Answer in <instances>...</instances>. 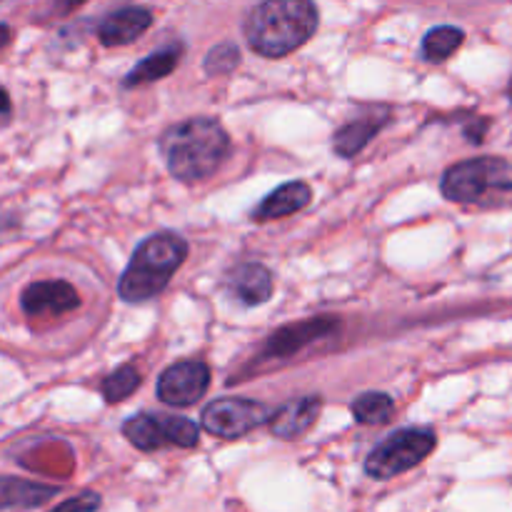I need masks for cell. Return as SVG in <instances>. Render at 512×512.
<instances>
[{
  "mask_svg": "<svg viewBox=\"0 0 512 512\" xmlns=\"http://www.w3.org/2000/svg\"><path fill=\"white\" fill-rule=\"evenodd\" d=\"M170 175L183 183H200L218 173L230 155V135L215 118H188L170 125L158 140Z\"/></svg>",
  "mask_w": 512,
  "mask_h": 512,
  "instance_id": "6da1fadb",
  "label": "cell"
},
{
  "mask_svg": "<svg viewBox=\"0 0 512 512\" xmlns=\"http://www.w3.org/2000/svg\"><path fill=\"white\" fill-rule=\"evenodd\" d=\"M320 25L310 0H268L255 5L243 25L250 50L263 58H283L308 43Z\"/></svg>",
  "mask_w": 512,
  "mask_h": 512,
  "instance_id": "7a4b0ae2",
  "label": "cell"
},
{
  "mask_svg": "<svg viewBox=\"0 0 512 512\" xmlns=\"http://www.w3.org/2000/svg\"><path fill=\"white\" fill-rule=\"evenodd\" d=\"M190 245L183 235L160 230L135 248L128 268L118 280V295L125 303H148L168 288L175 270L185 263Z\"/></svg>",
  "mask_w": 512,
  "mask_h": 512,
  "instance_id": "3957f363",
  "label": "cell"
},
{
  "mask_svg": "<svg viewBox=\"0 0 512 512\" xmlns=\"http://www.w3.org/2000/svg\"><path fill=\"white\" fill-rule=\"evenodd\" d=\"M440 190L450 203L503 208L512 203V163L495 155L463 160L445 170Z\"/></svg>",
  "mask_w": 512,
  "mask_h": 512,
  "instance_id": "277c9868",
  "label": "cell"
},
{
  "mask_svg": "<svg viewBox=\"0 0 512 512\" xmlns=\"http://www.w3.org/2000/svg\"><path fill=\"white\" fill-rule=\"evenodd\" d=\"M438 448V435L430 428H400L390 433L365 460V473L373 480H393L418 468Z\"/></svg>",
  "mask_w": 512,
  "mask_h": 512,
  "instance_id": "5b68a950",
  "label": "cell"
},
{
  "mask_svg": "<svg viewBox=\"0 0 512 512\" xmlns=\"http://www.w3.org/2000/svg\"><path fill=\"white\" fill-rule=\"evenodd\" d=\"M123 435L130 445L143 453L175 445V448H195L200 440V430L193 420L180 418V415L163 413H138L125 420Z\"/></svg>",
  "mask_w": 512,
  "mask_h": 512,
  "instance_id": "8992f818",
  "label": "cell"
},
{
  "mask_svg": "<svg viewBox=\"0 0 512 512\" xmlns=\"http://www.w3.org/2000/svg\"><path fill=\"white\" fill-rule=\"evenodd\" d=\"M275 410L250 398H220L205 405L200 423L205 433L223 440H238L260 425H270Z\"/></svg>",
  "mask_w": 512,
  "mask_h": 512,
  "instance_id": "52a82bcc",
  "label": "cell"
},
{
  "mask_svg": "<svg viewBox=\"0 0 512 512\" xmlns=\"http://www.w3.org/2000/svg\"><path fill=\"white\" fill-rule=\"evenodd\" d=\"M210 388V368L203 360H180L158 378V400L173 408H190L205 398Z\"/></svg>",
  "mask_w": 512,
  "mask_h": 512,
  "instance_id": "ba28073f",
  "label": "cell"
},
{
  "mask_svg": "<svg viewBox=\"0 0 512 512\" xmlns=\"http://www.w3.org/2000/svg\"><path fill=\"white\" fill-rule=\"evenodd\" d=\"M20 308L30 320H58L80 308V293L68 280H33L20 293Z\"/></svg>",
  "mask_w": 512,
  "mask_h": 512,
  "instance_id": "9c48e42d",
  "label": "cell"
},
{
  "mask_svg": "<svg viewBox=\"0 0 512 512\" xmlns=\"http://www.w3.org/2000/svg\"><path fill=\"white\" fill-rule=\"evenodd\" d=\"M340 320L330 318V315H320V318L303 320V323H290L285 328H280L278 333H273L265 343L260 358L263 360H283L293 358L300 350H305L308 345L318 343V340L330 338V335L338 333Z\"/></svg>",
  "mask_w": 512,
  "mask_h": 512,
  "instance_id": "30bf717a",
  "label": "cell"
},
{
  "mask_svg": "<svg viewBox=\"0 0 512 512\" xmlns=\"http://www.w3.org/2000/svg\"><path fill=\"white\" fill-rule=\"evenodd\" d=\"M390 123V108H365L358 118H353L350 123H345L343 128L335 130L333 135V150L340 158H355L358 153H363L368 148L370 140Z\"/></svg>",
  "mask_w": 512,
  "mask_h": 512,
  "instance_id": "8fae6325",
  "label": "cell"
},
{
  "mask_svg": "<svg viewBox=\"0 0 512 512\" xmlns=\"http://www.w3.org/2000/svg\"><path fill=\"white\" fill-rule=\"evenodd\" d=\"M225 290L245 308H255L273 298V273L263 263H238L225 275Z\"/></svg>",
  "mask_w": 512,
  "mask_h": 512,
  "instance_id": "7c38bea8",
  "label": "cell"
},
{
  "mask_svg": "<svg viewBox=\"0 0 512 512\" xmlns=\"http://www.w3.org/2000/svg\"><path fill=\"white\" fill-rule=\"evenodd\" d=\"M320 410H323V400L318 395H303V398L288 400V403L275 410L273 420H270V433L280 440L303 438L315 425Z\"/></svg>",
  "mask_w": 512,
  "mask_h": 512,
  "instance_id": "4fadbf2b",
  "label": "cell"
},
{
  "mask_svg": "<svg viewBox=\"0 0 512 512\" xmlns=\"http://www.w3.org/2000/svg\"><path fill=\"white\" fill-rule=\"evenodd\" d=\"M153 25V13L140 5H128V8L113 10L105 15L103 23L98 25V40L105 48H115V45H130L138 40L145 30Z\"/></svg>",
  "mask_w": 512,
  "mask_h": 512,
  "instance_id": "5bb4252c",
  "label": "cell"
},
{
  "mask_svg": "<svg viewBox=\"0 0 512 512\" xmlns=\"http://www.w3.org/2000/svg\"><path fill=\"white\" fill-rule=\"evenodd\" d=\"M310 200H313V188L305 180H290V183L280 185L273 193L265 195L263 203L250 215H253L255 223H268V220L288 218V215L308 208Z\"/></svg>",
  "mask_w": 512,
  "mask_h": 512,
  "instance_id": "9a60e30c",
  "label": "cell"
},
{
  "mask_svg": "<svg viewBox=\"0 0 512 512\" xmlns=\"http://www.w3.org/2000/svg\"><path fill=\"white\" fill-rule=\"evenodd\" d=\"M60 493L58 485L35 483L23 478H0V508L8 510H33L53 500Z\"/></svg>",
  "mask_w": 512,
  "mask_h": 512,
  "instance_id": "2e32d148",
  "label": "cell"
},
{
  "mask_svg": "<svg viewBox=\"0 0 512 512\" xmlns=\"http://www.w3.org/2000/svg\"><path fill=\"white\" fill-rule=\"evenodd\" d=\"M180 58H183V45L173 43L163 50H155L148 58L140 60L123 80V88H140V85H150L160 78H168L175 68H178Z\"/></svg>",
  "mask_w": 512,
  "mask_h": 512,
  "instance_id": "e0dca14e",
  "label": "cell"
},
{
  "mask_svg": "<svg viewBox=\"0 0 512 512\" xmlns=\"http://www.w3.org/2000/svg\"><path fill=\"white\" fill-rule=\"evenodd\" d=\"M465 43V30L455 28V25H438V28L428 30L420 45V55L428 63H445L460 45Z\"/></svg>",
  "mask_w": 512,
  "mask_h": 512,
  "instance_id": "ac0fdd59",
  "label": "cell"
},
{
  "mask_svg": "<svg viewBox=\"0 0 512 512\" xmlns=\"http://www.w3.org/2000/svg\"><path fill=\"white\" fill-rule=\"evenodd\" d=\"M350 410H353V418L360 425H385L393 420L395 400L388 393L370 390V393L358 395L353 405H350Z\"/></svg>",
  "mask_w": 512,
  "mask_h": 512,
  "instance_id": "d6986e66",
  "label": "cell"
},
{
  "mask_svg": "<svg viewBox=\"0 0 512 512\" xmlns=\"http://www.w3.org/2000/svg\"><path fill=\"white\" fill-rule=\"evenodd\" d=\"M140 383H143V375H140V370L135 368L133 363H128L120 365L118 370H113V373L100 383V393H103V398L108 400L110 405H115L120 403V400L130 398V395L140 388Z\"/></svg>",
  "mask_w": 512,
  "mask_h": 512,
  "instance_id": "ffe728a7",
  "label": "cell"
},
{
  "mask_svg": "<svg viewBox=\"0 0 512 512\" xmlns=\"http://www.w3.org/2000/svg\"><path fill=\"white\" fill-rule=\"evenodd\" d=\"M240 65V48L233 40H225V43L210 48V53L205 55V73L208 75H228L233 73Z\"/></svg>",
  "mask_w": 512,
  "mask_h": 512,
  "instance_id": "44dd1931",
  "label": "cell"
},
{
  "mask_svg": "<svg viewBox=\"0 0 512 512\" xmlns=\"http://www.w3.org/2000/svg\"><path fill=\"white\" fill-rule=\"evenodd\" d=\"M103 505V498L93 490H83L80 495H73V498L63 500L60 505H55L50 512H95Z\"/></svg>",
  "mask_w": 512,
  "mask_h": 512,
  "instance_id": "7402d4cb",
  "label": "cell"
},
{
  "mask_svg": "<svg viewBox=\"0 0 512 512\" xmlns=\"http://www.w3.org/2000/svg\"><path fill=\"white\" fill-rule=\"evenodd\" d=\"M490 130V118H473L470 120V125H465V138L470 140V143L480 145L485 140V135H488Z\"/></svg>",
  "mask_w": 512,
  "mask_h": 512,
  "instance_id": "603a6c76",
  "label": "cell"
},
{
  "mask_svg": "<svg viewBox=\"0 0 512 512\" xmlns=\"http://www.w3.org/2000/svg\"><path fill=\"white\" fill-rule=\"evenodd\" d=\"M10 120H13V100H10L8 90L0 88V130L8 128Z\"/></svg>",
  "mask_w": 512,
  "mask_h": 512,
  "instance_id": "cb8c5ba5",
  "label": "cell"
},
{
  "mask_svg": "<svg viewBox=\"0 0 512 512\" xmlns=\"http://www.w3.org/2000/svg\"><path fill=\"white\" fill-rule=\"evenodd\" d=\"M10 40H13V30H10V25L0 23V53H3V50L8 48Z\"/></svg>",
  "mask_w": 512,
  "mask_h": 512,
  "instance_id": "d4e9b609",
  "label": "cell"
},
{
  "mask_svg": "<svg viewBox=\"0 0 512 512\" xmlns=\"http://www.w3.org/2000/svg\"><path fill=\"white\" fill-rule=\"evenodd\" d=\"M508 95H510V100H512V78H510V85H508Z\"/></svg>",
  "mask_w": 512,
  "mask_h": 512,
  "instance_id": "484cf974",
  "label": "cell"
}]
</instances>
